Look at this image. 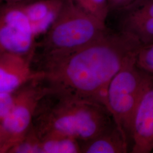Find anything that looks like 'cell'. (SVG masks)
<instances>
[{"label": "cell", "instance_id": "6da1fadb", "mask_svg": "<svg viewBox=\"0 0 153 153\" xmlns=\"http://www.w3.org/2000/svg\"><path fill=\"white\" fill-rule=\"evenodd\" d=\"M141 46L128 33L108 30L82 48L62 55L33 59L32 64L53 90L92 99L108 109L107 94L110 83L126 63L137 56Z\"/></svg>", "mask_w": 153, "mask_h": 153}, {"label": "cell", "instance_id": "7a4b0ae2", "mask_svg": "<svg viewBox=\"0 0 153 153\" xmlns=\"http://www.w3.org/2000/svg\"><path fill=\"white\" fill-rule=\"evenodd\" d=\"M115 122L108 108L98 101L52 89L39 101L33 127L41 141L71 138L81 143Z\"/></svg>", "mask_w": 153, "mask_h": 153}, {"label": "cell", "instance_id": "3957f363", "mask_svg": "<svg viewBox=\"0 0 153 153\" xmlns=\"http://www.w3.org/2000/svg\"><path fill=\"white\" fill-rule=\"evenodd\" d=\"M108 30L105 22L88 14L72 0H64L55 22L36 43L33 58L71 52L91 43Z\"/></svg>", "mask_w": 153, "mask_h": 153}, {"label": "cell", "instance_id": "277c9868", "mask_svg": "<svg viewBox=\"0 0 153 153\" xmlns=\"http://www.w3.org/2000/svg\"><path fill=\"white\" fill-rule=\"evenodd\" d=\"M136 57L128 61L114 76L107 94L109 111L129 142L133 116L152 76L137 66Z\"/></svg>", "mask_w": 153, "mask_h": 153}, {"label": "cell", "instance_id": "5b68a950", "mask_svg": "<svg viewBox=\"0 0 153 153\" xmlns=\"http://www.w3.org/2000/svg\"><path fill=\"white\" fill-rule=\"evenodd\" d=\"M52 90L39 76L12 92L11 108L0 119V153H9L25 138L39 101Z\"/></svg>", "mask_w": 153, "mask_h": 153}, {"label": "cell", "instance_id": "8992f818", "mask_svg": "<svg viewBox=\"0 0 153 153\" xmlns=\"http://www.w3.org/2000/svg\"><path fill=\"white\" fill-rule=\"evenodd\" d=\"M7 5L1 13V51L20 55L35 53L36 47L35 36L22 6Z\"/></svg>", "mask_w": 153, "mask_h": 153}, {"label": "cell", "instance_id": "52a82bcc", "mask_svg": "<svg viewBox=\"0 0 153 153\" xmlns=\"http://www.w3.org/2000/svg\"><path fill=\"white\" fill-rule=\"evenodd\" d=\"M131 153H153V76L137 105L131 125Z\"/></svg>", "mask_w": 153, "mask_h": 153}, {"label": "cell", "instance_id": "ba28073f", "mask_svg": "<svg viewBox=\"0 0 153 153\" xmlns=\"http://www.w3.org/2000/svg\"><path fill=\"white\" fill-rule=\"evenodd\" d=\"M35 53L0 52V93H10L39 76L33 68Z\"/></svg>", "mask_w": 153, "mask_h": 153}, {"label": "cell", "instance_id": "9c48e42d", "mask_svg": "<svg viewBox=\"0 0 153 153\" xmlns=\"http://www.w3.org/2000/svg\"><path fill=\"white\" fill-rule=\"evenodd\" d=\"M121 31L128 33L142 45L153 43V0L133 6L123 18Z\"/></svg>", "mask_w": 153, "mask_h": 153}, {"label": "cell", "instance_id": "30bf717a", "mask_svg": "<svg viewBox=\"0 0 153 153\" xmlns=\"http://www.w3.org/2000/svg\"><path fill=\"white\" fill-rule=\"evenodd\" d=\"M64 0H40L21 4L31 23L35 38L46 33L60 11Z\"/></svg>", "mask_w": 153, "mask_h": 153}, {"label": "cell", "instance_id": "8fae6325", "mask_svg": "<svg viewBox=\"0 0 153 153\" xmlns=\"http://www.w3.org/2000/svg\"><path fill=\"white\" fill-rule=\"evenodd\" d=\"M129 142L116 123L98 136L81 143L82 153H126Z\"/></svg>", "mask_w": 153, "mask_h": 153}, {"label": "cell", "instance_id": "7c38bea8", "mask_svg": "<svg viewBox=\"0 0 153 153\" xmlns=\"http://www.w3.org/2000/svg\"><path fill=\"white\" fill-rule=\"evenodd\" d=\"M42 153H81V143L71 138H62L41 141Z\"/></svg>", "mask_w": 153, "mask_h": 153}, {"label": "cell", "instance_id": "4fadbf2b", "mask_svg": "<svg viewBox=\"0 0 153 153\" xmlns=\"http://www.w3.org/2000/svg\"><path fill=\"white\" fill-rule=\"evenodd\" d=\"M88 14L105 22L109 11V0H72Z\"/></svg>", "mask_w": 153, "mask_h": 153}, {"label": "cell", "instance_id": "5bb4252c", "mask_svg": "<svg viewBox=\"0 0 153 153\" xmlns=\"http://www.w3.org/2000/svg\"><path fill=\"white\" fill-rule=\"evenodd\" d=\"M136 65L143 71L153 76V43L141 46L137 55Z\"/></svg>", "mask_w": 153, "mask_h": 153}, {"label": "cell", "instance_id": "9a60e30c", "mask_svg": "<svg viewBox=\"0 0 153 153\" xmlns=\"http://www.w3.org/2000/svg\"><path fill=\"white\" fill-rule=\"evenodd\" d=\"M110 6H112L114 7H122L123 0H109Z\"/></svg>", "mask_w": 153, "mask_h": 153}, {"label": "cell", "instance_id": "2e32d148", "mask_svg": "<svg viewBox=\"0 0 153 153\" xmlns=\"http://www.w3.org/2000/svg\"><path fill=\"white\" fill-rule=\"evenodd\" d=\"M7 2V4H14V5H20L23 3H25V1L28 0H5Z\"/></svg>", "mask_w": 153, "mask_h": 153}, {"label": "cell", "instance_id": "e0dca14e", "mask_svg": "<svg viewBox=\"0 0 153 153\" xmlns=\"http://www.w3.org/2000/svg\"><path fill=\"white\" fill-rule=\"evenodd\" d=\"M134 0H123L122 7H125L126 6H129L131 3H134Z\"/></svg>", "mask_w": 153, "mask_h": 153}]
</instances>
